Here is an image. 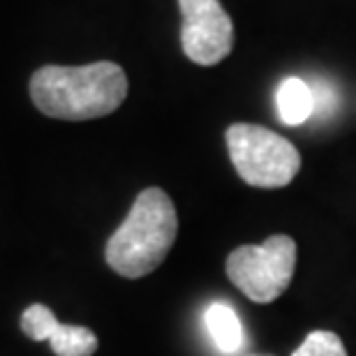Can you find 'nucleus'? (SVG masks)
I'll return each mask as SVG.
<instances>
[{
	"label": "nucleus",
	"mask_w": 356,
	"mask_h": 356,
	"mask_svg": "<svg viewBox=\"0 0 356 356\" xmlns=\"http://www.w3.org/2000/svg\"><path fill=\"white\" fill-rule=\"evenodd\" d=\"M31 97L49 118H102L123 104L127 97V76L123 67L109 60L79 67L47 65L33 74Z\"/></svg>",
	"instance_id": "nucleus-1"
},
{
	"label": "nucleus",
	"mask_w": 356,
	"mask_h": 356,
	"mask_svg": "<svg viewBox=\"0 0 356 356\" xmlns=\"http://www.w3.org/2000/svg\"><path fill=\"white\" fill-rule=\"evenodd\" d=\"M178 232L174 202L160 188H146L106 243V264L123 277L153 273L172 250Z\"/></svg>",
	"instance_id": "nucleus-2"
},
{
	"label": "nucleus",
	"mask_w": 356,
	"mask_h": 356,
	"mask_svg": "<svg viewBox=\"0 0 356 356\" xmlns=\"http://www.w3.org/2000/svg\"><path fill=\"white\" fill-rule=\"evenodd\" d=\"M227 148L238 176L252 188H284L301 169L296 146L261 125L234 123L227 130Z\"/></svg>",
	"instance_id": "nucleus-3"
},
{
	"label": "nucleus",
	"mask_w": 356,
	"mask_h": 356,
	"mask_svg": "<svg viewBox=\"0 0 356 356\" xmlns=\"http://www.w3.org/2000/svg\"><path fill=\"white\" fill-rule=\"evenodd\" d=\"M227 275L254 303H273L287 291L296 268L294 238L277 234L261 245H241L227 257Z\"/></svg>",
	"instance_id": "nucleus-4"
},
{
	"label": "nucleus",
	"mask_w": 356,
	"mask_h": 356,
	"mask_svg": "<svg viewBox=\"0 0 356 356\" xmlns=\"http://www.w3.org/2000/svg\"><path fill=\"white\" fill-rule=\"evenodd\" d=\"M181 7V44L197 65H218L232 54L234 24L220 0H178Z\"/></svg>",
	"instance_id": "nucleus-5"
},
{
	"label": "nucleus",
	"mask_w": 356,
	"mask_h": 356,
	"mask_svg": "<svg viewBox=\"0 0 356 356\" xmlns=\"http://www.w3.org/2000/svg\"><path fill=\"white\" fill-rule=\"evenodd\" d=\"M275 104H277V118L284 125L296 127L312 118L315 104H312V90L310 83L298 79V76H287L275 92Z\"/></svg>",
	"instance_id": "nucleus-6"
},
{
	"label": "nucleus",
	"mask_w": 356,
	"mask_h": 356,
	"mask_svg": "<svg viewBox=\"0 0 356 356\" xmlns=\"http://www.w3.org/2000/svg\"><path fill=\"white\" fill-rule=\"evenodd\" d=\"M204 322L220 352L236 354L243 347V326L232 305L220 301L211 303L204 312Z\"/></svg>",
	"instance_id": "nucleus-7"
},
{
	"label": "nucleus",
	"mask_w": 356,
	"mask_h": 356,
	"mask_svg": "<svg viewBox=\"0 0 356 356\" xmlns=\"http://www.w3.org/2000/svg\"><path fill=\"white\" fill-rule=\"evenodd\" d=\"M49 345L56 356H92L97 352V336L86 326L60 324Z\"/></svg>",
	"instance_id": "nucleus-8"
},
{
	"label": "nucleus",
	"mask_w": 356,
	"mask_h": 356,
	"mask_svg": "<svg viewBox=\"0 0 356 356\" xmlns=\"http://www.w3.org/2000/svg\"><path fill=\"white\" fill-rule=\"evenodd\" d=\"M58 326H60L58 317H56L54 310L44 303L28 305V308L24 310V315H21V329H24V333L28 338L38 340V343H42V340H47L49 343V338L54 336Z\"/></svg>",
	"instance_id": "nucleus-9"
},
{
	"label": "nucleus",
	"mask_w": 356,
	"mask_h": 356,
	"mask_svg": "<svg viewBox=\"0 0 356 356\" xmlns=\"http://www.w3.org/2000/svg\"><path fill=\"white\" fill-rule=\"evenodd\" d=\"M291 356H347V352L336 333L312 331Z\"/></svg>",
	"instance_id": "nucleus-10"
},
{
	"label": "nucleus",
	"mask_w": 356,
	"mask_h": 356,
	"mask_svg": "<svg viewBox=\"0 0 356 356\" xmlns=\"http://www.w3.org/2000/svg\"><path fill=\"white\" fill-rule=\"evenodd\" d=\"M310 90H312V104H315L312 116H317L319 120L331 118L333 113H336L338 104H340V95H338L336 83L319 76V79L310 81Z\"/></svg>",
	"instance_id": "nucleus-11"
},
{
	"label": "nucleus",
	"mask_w": 356,
	"mask_h": 356,
	"mask_svg": "<svg viewBox=\"0 0 356 356\" xmlns=\"http://www.w3.org/2000/svg\"><path fill=\"white\" fill-rule=\"evenodd\" d=\"M254 356H264V354H254Z\"/></svg>",
	"instance_id": "nucleus-12"
}]
</instances>
